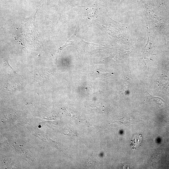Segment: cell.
Instances as JSON below:
<instances>
[{
  "mask_svg": "<svg viewBox=\"0 0 169 169\" xmlns=\"http://www.w3.org/2000/svg\"><path fill=\"white\" fill-rule=\"evenodd\" d=\"M142 141V136L141 135H136L131 141V146L132 149H135L137 148L140 145Z\"/></svg>",
  "mask_w": 169,
  "mask_h": 169,
  "instance_id": "6da1fadb",
  "label": "cell"
},
{
  "mask_svg": "<svg viewBox=\"0 0 169 169\" xmlns=\"http://www.w3.org/2000/svg\"><path fill=\"white\" fill-rule=\"evenodd\" d=\"M115 122H117L120 124H123L126 126L127 127H128V126L130 125L131 123L132 122V120L130 119L126 118H124L123 119L120 120H118L116 121H115Z\"/></svg>",
  "mask_w": 169,
  "mask_h": 169,
  "instance_id": "3957f363",
  "label": "cell"
},
{
  "mask_svg": "<svg viewBox=\"0 0 169 169\" xmlns=\"http://www.w3.org/2000/svg\"><path fill=\"white\" fill-rule=\"evenodd\" d=\"M153 100L155 102L159 105H163L165 102L161 98L156 97H152Z\"/></svg>",
  "mask_w": 169,
  "mask_h": 169,
  "instance_id": "277c9868",
  "label": "cell"
},
{
  "mask_svg": "<svg viewBox=\"0 0 169 169\" xmlns=\"http://www.w3.org/2000/svg\"><path fill=\"white\" fill-rule=\"evenodd\" d=\"M87 16L90 17H94L97 15V8L95 5L86 8V9Z\"/></svg>",
  "mask_w": 169,
  "mask_h": 169,
  "instance_id": "7a4b0ae2",
  "label": "cell"
}]
</instances>
